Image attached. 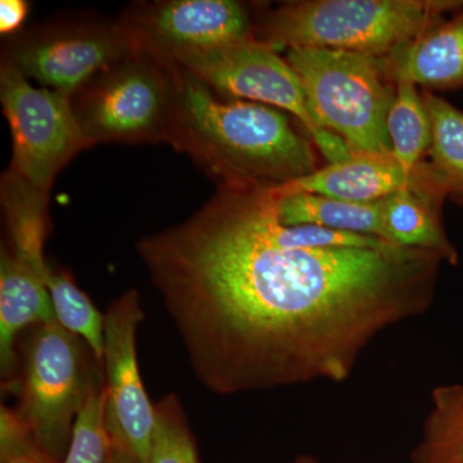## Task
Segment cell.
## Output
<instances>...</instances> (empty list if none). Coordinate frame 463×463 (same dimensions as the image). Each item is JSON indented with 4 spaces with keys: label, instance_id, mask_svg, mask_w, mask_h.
<instances>
[{
    "label": "cell",
    "instance_id": "24",
    "mask_svg": "<svg viewBox=\"0 0 463 463\" xmlns=\"http://www.w3.org/2000/svg\"><path fill=\"white\" fill-rule=\"evenodd\" d=\"M29 14L25 0H2L0 2V32L3 35H14L23 26Z\"/></svg>",
    "mask_w": 463,
    "mask_h": 463
},
{
    "label": "cell",
    "instance_id": "14",
    "mask_svg": "<svg viewBox=\"0 0 463 463\" xmlns=\"http://www.w3.org/2000/svg\"><path fill=\"white\" fill-rule=\"evenodd\" d=\"M397 81L426 88L463 87V14L437 24L386 57Z\"/></svg>",
    "mask_w": 463,
    "mask_h": 463
},
{
    "label": "cell",
    "instance_id": "9",
    "mask_svg": "<svg viewBox=\"0 0 463 463\" xmlns=\"http://www.w3.org/2000/svg\"><path fill=\"white\" fill-rule=\"evenodd\" d=\"M136 51L120 23L65 21L14 35L2 60L67 99L116 61Z\"/></svg>",
    "mask_w": 463,
    "mask_h": 463
},
{
    "label": "cell",
    "instance_id": "28",
    "mask_svg": "<svg viewBox=\"0 0 463 463\" xmlns=\"http://www.w3.org/2000/svg\"><path fill=\"white\" fill-rule=\"evenodd\" d=\"M463 463V462H462Z\"/></svg>",
    "mask_w": 463,
    "mask_h": 463
},
{
    "label": "cell",
    "instance_id": "3",
    "mask_svg": "<svg viewBox=\"0 0 463 463\" xmlns=\"http://www.w3.org/2000/svg\"><path fill=\"white\" fill-rule=\"evenodd\" d=\"M439 0H307L260 18L255 39L274 51L322 48L388 57L458 7Z\"/></svg>",
    "mask_w": 463,
    "mask_h": 463
},
{
    "label": "cell",
    "instance_id": "19",
    "mask_svg": "<svg viewBox=\"0 0 463 463\" xmlns=\"http://www.w3.org/2000/svg\"><path fill=\"white\" fill-rule=\"evenodd\" d=\"M422 99L431 121L429 170L446 196H463V112L429 90Z\"/></svg>",
    "mask_w": 463,
    "mask_h": 463
},
{
    "label": "cell",
    "instance_id": "20",
    "mask_svg": "<svg viewBox=\"0 0 463 463\" xmlns=\"http://www.w3.org/2000/svg\"><path fill=\"white\" fill-rule=\"evenodd\" d=\"M388 133L392 151L407 174H412L429 154L431 146V121L416 85L397 81V93L388 115Z\"/></svg>",
    "mask_w": 463,
    "mask_h": 463
},
{
    "label": "cell",
    "instance_id": "18",
    "mask_svg": "<svg viewBox=\"0 0 463 463\" xmlns=\"http://www.w3.org/2000/svg\"><path fill=\"white\" fill-rule=\"evenodd\" d=\"M412 462H463V383L438 386L431 392L430 411Z\"/></svg>",
    "mask_w": 463,
    "mask_h": 463
},
{
    "label": "cell",
    "instance_id": "27",
    "mask_svg": "<svg viewBox=\"0 0 463 463\" xmlns=\"http://www.w3.org/2000/svg\"><path fill=\"white\" fill-rule=\"evenodd\" d=\"M294 463H318L316 461L315 458H310V457H300V458H298L297 461Z\"/></svg>",
    "mask_w": 463,
    "mask_h": 463
},
{
    "label": "cell",
    "instance_id": "10",
    "mask_svg": "<svg viewBox=\"0 0 463 463\" xmlns=\"http://www.w3.org/2000/svg\"><path fill=\"white\" fill-rule=\"evenodd\" d=\"M134 48L176 63L184 58L255 39L257 23L234 0L137 3L118 20Z\"/></svg>",
    "mask_w": 463,
    "mask_h": 463
},
{
    "label": "cell",
    "instance_id": "2",
    "mask_svg": "<svg viewBox=\"0 0 463 463\" xmlns=\"http://www.w3.org/2000/svg\"><path fill=\"white\" fill-rule=\"evenodd\" d=\"M181 70L170 143L221 185H282L318 167L315 146L281 109L223 99Z\"/></svg>",
    "mask_w": 463,
    "mask_h": 463
},
{
    "label": "cell",
    "instance_id": "21",
    "mask_svg": "<svg viewBox=\"0 0 463 463\" xmlns=\"http://www.w3.org/2000/svg\"><path fill=\"white\" fill-rule=\"evenodd\" d=\"M54 318L65 330L80 337L102 362L105 347V316L67 272L52 268L47 282Z\"/></svg>",
    "mask_w": 463,
    "mask_h": 463
},
{
    "label": "cell",
    "instance_id": "15",
    "mask_svg": "<svg viewBox=\"0 0 463 463\" xmlns=\"http://www.w3.org/2000/svg\"><path fill=\"white\" fill-rule=\"evenodd\" d=\"M0 199L8 233L5 246L47 285L52 270L44 257L45 241L50 232V194L36 190L7 170L0 182Z\"/></svg>",
    "mask_w": 463,
    "mask_h": 463
},
{
    "label": "cell",
    "instance_id": "25",
    "mask_svg": "<svg viewBox=\"0 0 463 463\" xmlns=\"http://www.w3.org/2000/svg\"><path fill=\"white\" fill-rule=\"evenodd\" d=\"M2 463H60L45 453L42 448L23 453V455L8 457V458L0 459Z\"/></svg>",
    "mask_w": 463,
    "mask_h": 463
},
{
    "label": "cell",
    "instance_id": "22",
    "mask_svg": "<svg viewBox=\"0 0 463 463\" xmlns=\"http://www.w3.org/2000/svg\"><path fill=\"white\" fill-rule=\"evenodd\" d=\"M106 408L108 394L102 365L83 410L76 419L69 450L62 463H109L112 439Z\"/></svg>",
    "mask_w": 463,
    "mask_h": 463
},
{
    "label": "cell",
    "instance_id": "13",
    "mask_svg": "<svg viewBox=\"0 0 463 463\" xmlns=\"http://www.w3.org/2000/svg\"><path fill=\"white\" fill-rule=\"evenodd\" d=\"M54 318L50 291L38 274L12 255L7 246L0 254V367L3 388L17 373V341L39 323Z\"/></svg>",
    "mask_w": 463,
    "mask_h": 463
},
{
    "label": "cell",
    "instance_id": "11",
    "mask_svg": "<svg viewBox=\"0 0 463 463\" xmlns=\"http://www.w3.org/2000/svg\"><path fill=\"white\" fill-rule=\"evenodd\" d=\"M143 318L136 289L112 301L105 315L102 358L109 435L138 463H147L155 426V404L146 392L137 356V331Z\"/></svg>",
    "mask_w": 463,
    "mask_h": 463
},
{
    "label": "cell",
    "instance_id": "23",
    "mask_svg": "<svg viewBox=\"0 0 463 463\" xmlns=\"http://www.w3.org/2000/svg\"><path fill=\"white\" fill-rule=\"evenodd\" d=\"M147 463H200L181 401L167 394L155 403V426Z\"/></svg>",
    "mask_w": 463,
    "mask_h": 463
},
{
    "label": "cell",
    "instance_id": "16",
    "mask_svg": "<svg viewBox=\"0 0 463 463\" xmlns=\"http://www.w3.org/2000/svg\"><path fill=\"white\" fill-rule=\"evenodd\" d=\"M274 190L277 215L283 225H318L392 243L383 221V200L371 203H350L307 192L285 194L277 185Z\"/></svg>",
    "mask_w": 463,
    "mask_h": 463
},
{
    "label": "cell",
    "instance_id": "17",
    "mask_svg": "<svg viewBox=\"0 0 463 463\" xmlns=\"http://www.w3.org/2000/svg\"><path fill=\"white\" fill-rule=\"evenodd\" d=\"M441 203L414 188H405L383 199V221L390 242L402 248L434 252L448 263L457 264L458 254L441 224Z\"/></svg>",
    "mask_w": 463,
    "mask_h": 463
},
{
    "label": "cell",
    "instance_id": "7",
    "mask_svg": "<svg viewBox=\"0 0 463 463\" xmlns=\"http://www.w3.org/2000/svg\"><path fill=\"white\" fill-rule=\"evenodd\" d=\"M176 66L224 99L249 100L289 112L328 164L352 156V149L340 137L317 123L303 83L288 60L257 39L184 58Z\"/></svg>",
    "mask_w": 463,
    "mask_h": 463
},
{
    "label": "cell",
    "instance_id": "12",
    "mask_svg": "<svg viewBox=\"0 0 463 463\" xmlns=\"http://www.w3.org/2000/svg\"><path fill=\"white\" fill-rule=\"evenodd\" d=\"M279 191L307 192L350 203H379L405 190L428 191L422 164L412 174L404 172L392 152H353L340 163L327 164L297 181L277 185Z\"/></svg>",
    "mask_w": 463,
    "mask_h": 463
},
{
    "label": "cell",
    "instance_id": "1",
    "mask_svg": "<svg viewBox=\"0 0 463 463\" xmlns=\"http://www.w3.org/2000/svg\"><path fill=\"white\" fill-rule=\"evenodd\" d=\"M274 187L221 185L190 219L138 242L192 371L214 394L344 383L381 332L434 300V252L285 245Z\"/></svg>",
    "mask_w": 463,
    "mask_h": 463
},
{
    "label": "cell",
    "instance_id": "4",
    "mask_svg": "<svg viewBox=\"0 0 463 463\" xmlns=\"http://www.w3.org/2000/svg\"><path fill=\"white\" fill-rule=\"evenodd\" d=\"M285 58L323 129L340 137L353 152H392L386 123L397 83L386 57L298 48L286 52Z\"/></svg>",
    "mask_w": 463,
    "mask_h": 463
},
{
    "label": "cell",
    "instance_id": "6",
    "mask_svg": "<svg viewBox=\"0 0 463 463\" xmlns=\"http://www.w3.org/2000/svg\"><path fill=\"white\" fill-rule=\"evenodd\" d=\"M181 70L142 51L106 67L71 100L88 147L100 143H170Z\"/></svg>",
    "mask_w": 463,
    "mask_h": 463
},
{
    "label": "cell",
    "instance_id": "5",
    "mask_svg": "<svg viewBox=\"0 0 463 463\" xmlns=\"http://www.w3.org/2000/svg\"><path fill=\"white\" fill-rule=\"evenodd\" d=\"M100 368L85 341L56 319L33 326L21 343L16 377L5 390L17 392V412L38 446L60 463Z\"/></svg>",
    "mask_w": 463,
    "mask_h": 463
},
{
    "label": "cell",
    "instance_id": "8",
    "mask_svg": "<svg viewBox=\"0 0 463 463\" xmlns=\"http://www.w3.org/2000/svg\"><path fill=\"white\" fill-rule=\"evenodd\" d=\"M0 102L14 143L8 170L50 194L58 173L90 148L71 100L58 91L33 87L16 67L2 60Z\"/></svg>",
    "mask_w": 463,
    "mask_h": 463
},
{
    "label": "cell",
    "instance_id": "26",
    "mask_svg": "<svg viewBox=\"0 0 463 463\" xmlns=\"http://www.w3.org/2000/svg\"><path fill=\"white\" fill-rule=\"evenodd\" d=\"M109 463H138L123 446L112 440L111 455Z\"/></svg>",
    "mask_w": 463,
    "mask_h": 463
}]
</instances>
